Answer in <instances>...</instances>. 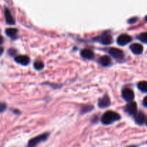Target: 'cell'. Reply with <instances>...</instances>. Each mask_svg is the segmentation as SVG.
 Listing matches in <instances>:
<instances>
[{"label":"cell","instance_id":"cell-1","mask_svg":"<svg viewBox=\"0 0 147 147\" xmlns=\"http://www.w3.org/2000/svg\"><path fill=\"white\" fill-rule=\"evenodd\" d=\"M120 119L121 116L119 115V113L113 111H107L101 117V122L104 125H109Z\"/></svg>","mask_w":147,"mask_h":147},{"label":"cell","instance_id":"cell-2","mask_svg":"<svg viewBox=\"0 0 147 147\" xmlns=\"http://www.w3.org/2000/svg\"><path fill=\"white\" fill-rule=\"evenodd\" d=\"M49 136L48 133H45L41 134L37 136L34 137V138H32L28 143V147H35L40 143L43 142V141H46Z\"/></svg>","mask_w":147,"mask_h":147},{"label":"cell","instance_id":"cell-3","mask_svg":"<svg viewBox=\"0 0 147 147\" xmlns=\"http://www.w3.org/2000/svg\"><path fill=\"white\" fill-rule=\"evenodd\" d=\"M122 97L127 102H131L134 99V92L130 88H125L122 90Z\"/></svg>","mask_w":147,"mask_h":147},{"label":"cell","instance_id":"cell-4","mask_svg":"<svg viewBox=\"0 0 147 147\" xmlns=\"http://www.w3.org/2000/svg\"><path fill=\"white\" fill-rule=\"evenodd\" d=\"M131 41V37L127 34H122L117 38L118 44L120 46H125Z\"/></svg>","mask_w":147,"mask_h":147},{"label":"cell","instance_id":"cell-5","mask_svg":"<svg viewBox=\"0 0 147 147\" xmlns=\"http://www.w3.org/2000/svg\"><path fill=\"white\" fill-rule=\"evenodd\" d=\"M125 110L130 115H135L137 112V105L135 102H129L125 107Z\"/></svg>","mask_w":147,"mask_h":147},{"label":"cell","instance_id":"cell-6","mask_svg":"<svg viewBox=\"0 0 147 147\" xmlns=\"http://www.w3.org/2000/svg\"><path fill=\"white\" fill-rule=\"evenodd\" d=\"M109 52L116 59H123V56H124V53L119 48H111L109 49Z\"/></svg>","mask_w":147,"mask_h":147},{"label":"cell","instance_id":"cell-7","mask_svg":"<svg viewBox=\"0 0 147 147\" xmlns=\"http://www.w3.org/2000/svg\"><path fill=\"white\" fill-rule=\"evenodd\" d=\"M98 40L103 45H110L112 43L113 39H112L111 35L110 34L104 33V34H103L101 36L98 37Z\"/></svg>","mask_w":147,"mask_h":147},{"label":"cell","instance_id":"cell-8","mask_svg":"<svg viewBox=\"0 0 147 147\" xmlns=\"http://www.w3.org/2000/svg\"><path fill=\"white\" fill-rule=\"evenodd\" d=\"M134 118L137 124H139V125H143L144 123H145V122H146V116H145L144 114L142 112H141V111H139V112H136V113L135 114Z\"/></svg>","mask_w":147,"mask_h":147},{"label":"cell","instance_id":"cell-9","mask_svg":"<svg viewBox=\"0 0 147 147\" xmlns=\"http://www.w3.org/2000/svg\"><path fill=\"white\" fill-rule=\"evenodd\" d=\"M14 60H15V61L17 62V63L22 65H24V66H26V65H27L30 63V59H29L28 56H22V55L16 56Z\"/></svg>","mask_w":147,"mask_h":147},{"label":"cell","instance_id":"cell-10","mask_svg":"<svg viewBox=\"0 0 147 147\" xmlns=\"http://www.w3.org/2000/svg\"><path fill=\"white\" fill-rule=\"evenodd\" d=\"M130 49L134 54L136 55L141 54L144 50L143 46L141 44H139V43H134V44H132L130 46Z\"/></svg>","mask_w":147,"mask_h":147},{"label":"cell","instance_id":"cell-11","mask_svg":"<svg viewBox=\"0 0 147 147\" xmlns=\"http://www.w3.org/2000/svg\"><path fill=\"white\" fill-rule=\"evenodd\" d=\"M4 15H5V20L7 24H14L15 23V20L8 9H5L4 10Z\"/></svg>","mask_w":147,"mask_h":147},{"label":"cell","instance_id":"cell-12","mask_svg":"<svg viewBox=\"0 0 147 147\" xmlns=\"http://www.w3.org/2000/svg\"><path fill=\"white\" fill-rule=\"evenodd\" d=\"M110 105V99L107 95L103 97L98 100V106L100 108H106Z\"/></svg>","mask_w":147,"mask_h":147},{"label":"cell","instance_id":"cell-13","mask_svg":"<svg viewBox=\"0 0 147 147\" xmlns=\"http://www.w3.org/2000/svg\"><path fill=\"white\" fill-rule=\"evenodd\" d=\"M82 57L86 59H92L94 57V53L90 49H83L81 51Z\"/></svg>","mask_w":147,"mask_h":147},{"label":"cell","instance_id":"cell-14","mask_svg":"<svg viewBox=\"0 0 147 147\" xmlns=\"http://www.w3.org/2000/svg\"><path fill=\"white\" fill-rule=\"evenodd\" d=\"M98 61L102 66H108L111 64V59L109 56H101V57L99 59Z\"/></svg>","mask_w":147,"mask_h":147},{"label":"cell","instance_id":"cell-15","mask_svg":"<svg viewBox=\"0 0 147 147\" xmlns=\"http://www.w3.org/2000/svg\"><path fill=\"white\" fill-rule=\"evenodd\" d=\"M5 33L9 37H14V36L17 35V29H14V28H8L5 30Z\"/></svg>","mask_w":147,"mask_h":147},{"label":"cell","instance_id":"cell-16","mask_svg":"<svg viewBox=\"0 0 147 147\" xmlns=\"http://www.w3.org/2000/svg\"><path fill=\"white\" fill-rule=\"evenodd\" d=\"M138 88L140 89L142 92H147V82L146 81H142L138 84Z\"/></svg>","mask_w":147,"mask_h":147},{"label":"cell","instance_id":"cell-17","mask_svg":"<svg viewBox=\"0 0 147 147\" xmlns=\"http://www.w3.org/2000/svg\"><path fill=\"white\" fill-rule=\"evenodd\" d=\"M34 67L37 70H42L44 68V63L40 61H37L34 62Z\"/></svg>","mask_w":147,"mask_h":147},{"label":"cell","instance_id":"cell-18","mask_svg":"<svg viewBox=\"0 0 147 147\" xmlns=\"http://www.w3.org/2000/svg\"><path fill=\"white\" fill-rule=\"evenodd\" d=\"M138 39L142 43H147V32L146 33H141L139 36H138Z\"/></svg>","mask_w":147,"mask_h":147},{"label":"cell","instance_id":"cell-19","mask_svg":"<svg viewBox=\"0 0 147 147\" xmlns=\"http://www.w3.org/2000/svg\"><path fill=\"white\" fill-rule=\"evenodd\" d=\"M143 104H144V105L145 107H146V108H147V96L145 97V98L144 99Z\"/></svg>","mask_w":147,"mask_h":147},{"label":"cell","instance_id":"cell-20","mask_svg":"<svg viewBox=\"0 0 147 147\" xmlns=\"http://www.w3.org/2000/svg\"><path fill=\"white\" fill-rule=\"evenodd\" d=\"M1 112H3V110H4V109H5V108H6V105H4V104H1Z\"/></svg>","mask_w":147,"mask_h":147},{"label":"cell","instance_id":"cell-21","mask_svg":"<svg viewBox=\"0 0 147 147\" xmlns=\"http://www.w3.org/2000/svg\"><path fill=\"white\" fill-rule=\"evenodd\" d=\"M145 20H146V21L147 22V15H146V18H145Z\"/></svg>","mask_w":147,"mask_h":147},{"label":"cell","instance_id":"cell-22","mask_svg":"<svg viewBox=\"0 0 147 147\" xmlns=\"http://www.w3.org/2000/svg\"><path fill=\"white\" fill-rule=\"evenodd\" d=\"M129 147H136V146H129Z\"/></svg>","mask_w":147,"mask_h":147},{"label":"cell","instance_id":"cell-23","mask_svg":"<svg viewBox=\"0 0 147 147\" xmlns=\"http://www.w3.org/2000/svg\"><path fill=\"white\" fill-rule=\"evenodd\" d=\"M146 124H147V120H146Z\"/></svg>","mask_w":147,"mask_h":147}]
</instances>
